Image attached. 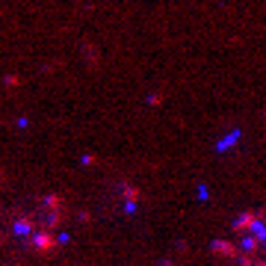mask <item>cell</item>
<instances>
[{"instance_id":"cell-1","label":"cell","mask_w":266,"mask_h":266,"mask_svg":"<svg viewBox=\"0 0 266 266\" xmlns=\"http://www.w3.org/2000/svg\"><path fill=\"white\" fill-rule=\"evenodd\" d=\"M242 248V264L246 266H266V225H258L252 219L236 222V240Z\"/></svg>"}]
</instances>
